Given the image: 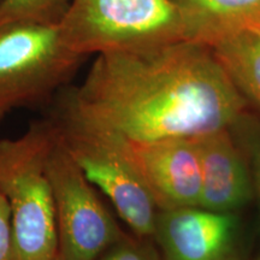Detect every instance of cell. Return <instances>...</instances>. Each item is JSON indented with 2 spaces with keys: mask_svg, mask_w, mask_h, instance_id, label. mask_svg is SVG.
Masks as SVG:
<instances>
[{
  "mask_svg": "<svg viewBox=\"0 0 260 260\" xmlns=\"http://www.w3.org/2000/svg\"><path fill=\"white\" fill-rule=\"evenodd\" d=\"M153 241L161 260H242L235 212L200 206L159 210Z\"/></svg>",
  "mask_w": 260,
  "mask_h": 260,
  "instance_id": "obj_7",
  "label": "cell"
},
{
  "mask_svg": "<svg viewBox=\"0 0 260 260\" xmlns=\"http://www.w3.org/2000/svg\"><path fill=\"white\" fill-rule=\"evenodd\" d=\"M184 40L212 46L253 22L260 21V0H171Z\"/></svg>",
  "mask_w": 260,
  "mask_h": 260,
  "instance_id": "obj_10",
  "label": "cell"
},
{
  "mask_svg": "<svg viewBox=\"0 0 260 260\" xmlns=\"http://www.w3.org/2000/svg\"><path fill=\"white\" fill-rule=\"evenodd\" d=\"M253 260H260V252L258 253V254H256V256Z\"/></svg>",
  "mask_w": 260,
  "mask_h": 260,
  "instance_id": "obj_16",
  "label": "cell"
},
{
  "mask_svg": "<svg viewBox=\"0 0 260 260\" xmlns=\"http://www.w3.org/2000/svg\"><path fill=\"white\" fill-rule=\"evenodd\" d=\"M153 239L124 234L109 246L95 260H161Z\"/></svg>",
  "mask_w": 260,
  "mask_h": 260,
  "instance_id": "obj_14",
  "label": "cell"
},
{
  "mask_svg": "<svg viewBox=\"0 0 260 260\" xmlns=\"http://www.w3.org/2000/svg\"><path fill=\"white\" fill-rule=\"evenodd\" d=\"M12 224L9 204L0 190V260H11Z\"/></svg>",
  "mask_w": 260,
  "mask_h": 260,
  "instance_id": "obj_15",
  "label": "cell"
},
{
  "mask_svg": "<svg viewBox=\"0 0 260 260\" xmlns=\"http://www.w3.org/2000/svg\"><path fill=\"white\" fill-rule=\"evenodd\" d=\"M54 141L48 119L16 139H0V190L12 224L11 260H57L56 209L47 157Z\"/></svg>",
  "mask_w": 260,
  "mask_h": 260,
  "instance_id": "obj_2",
  "label": "cell"
},
{
  "mask_svg": "<svg viewBox=\"0 0 260 260\" xmlns=\"http://www.w3.org/2000/svg\"><path fill=\"white\" fill-rule=\"evenodd\" d=\"M46 167L56 209L57 260H95L125 233L56 134Z\"/></svg>",
  "mask_w": 260,
  "mask_h": 260,
  "instance_id": "obj_6",
  "label": "cell"
},
{
  "mask_svg": "<svg viewBox=\"0 0 260 260\" xmlns=\"http://www.w3.org/2000/svg\"><path fill=\"white\" fill-rule=\"evenodd\" d=\"M230 130L248 162L254 193L260 201V122L247 111Z\"/></svg>",
  "mask_w": 260,
  "mask_h": 260,
  "instance_id": "obj_13",
  "label": "cell"
},
{
  "mask_svg": "<svg viewBox=\"0 0 260 260\" xmlns=\"http://www.w3.org/2000/svg\"><path fill=\"white\" fill-rule=\"evenodd\" d=\"M86 58L67 44L59 23L0 24V122L56 98Z\"/></svg>",
  "mask_w": 260,
  "mask_h": 260,
  "instance_id": "obj_4",
  "label": "cell"
},
{
  "mask_svg": "<svg viewBox=\"0 0 260 260\" xmlns=\"http://www.w3.org/2000/svg\"><path fill=\"white\" fill-rule=\"evenodd\" d=\"M123 144L158 210L199 206L201 167L195 139Z\"/></svg>",
  "mask_w": 260,
  "mask_h": 260,
  "instance_id": "obj_8",
  "label": "cell"
},
{
  "mask_svg": "<svg viewBox=\"0 0 260 260\" xmlns=\"http://www.w3.org/2000/svg\"><path fill=\"white\" fill-rule=\"evenodd\" d=\"M2 2H3V0H0V4H2Z\"/></svg>",
  "mask_w": 260,
  "mask_h": 260,
  "instance_id": "obj_17",
  "label": "cell"
},
{
  "mask_svg": "<svg viewBox=\"0 0 260 260\" xmlns=\"http://www.w3.org/2000/svg\"><path fill=\"white\" fill-rule=\"evenodd\" d=\"M59 27L86 57L186 41L171 0H71Z\"/></svg>",
  "mask_w": 260,
  "mask_h": 260,
  "instance_id": "obj_5",
  "label": "cell"
},
{
  "mask_svg": "<svg viewBox=\"0 0 260 260\" xmlns=\"http://www.w3.org/2000/svg\"><path fill=\"white\" fill-rule=\"evenodd\" d=\"M71 0H3L0 24L11 22L59 23Z\"/></svg>",
  "mask_w": 260,
  "mask_h": 260,
  "instance_id": "obj_12",
  "label": "cell"
},
{
  "mask_svg": "<svg viewBox=\"0 0 260 260\" xmlns=\"http://www.w3.org/2000/svg\"><path fill=\"white\" fill-rule=\"evenodd\" d=\"M201 167L200 207L236 212L254 198L248 162L232 130L220 129L195 139Z\"/></svg>",
  "mask_w": 260,
  "mask_h": 260,
  "instance_id": "obj_9",
  "label": "cell"
},
{
  "mask_svg": "<svg viewBox=\"0 0 260 260\" xmlns=\"http://www.w3.org/2000/svg\"><path fill=\"white\" fill-rule=\"evenodd\" d=\"M90 123L126 142L199 139L248 111L212 48L177 41L95 56L77 86L57 94Z\"/></svg>",
  "mask_w": 260,
  "mask_h": 260,
  "instance_id": "obj_1",
  "label": "cell"
},
{
  "mask_svg": "<svg viewBox=\"0 0 260 260\" xmlns=\"http://www.w3.org/2000/svg\"><path fill=\"white\" fill-rule=\"evenodd\" d=\"M47 119L87 180L110 200L132 233L153 239L159 210L122 140L90 123L58 95Z\"/></svg>",
  "mask_w": 260,
  "mask_h": 260,
  "instance_id": "obj_3",
  "label": "cell"
},
{
  "mask_svg": "<svg viewBox=\"0 0 260 260\" xmlns=\"http://www.w3.org/2000/svg\"><path fill=\"white\" fill-rule=\"evenodd\" d=\"M211 48L249 106L260 112V21L222 38Z\"/></svg>",
  "mask_w": 260,
  "mask_h": 260,
  "instance_id": "obj_11",
  "label": "cell"
}]
</instances>
